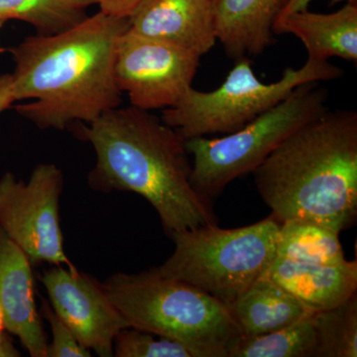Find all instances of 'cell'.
<instances>
[{"mask_svg": "<svg viewBox=\"0 0 357 357\" xmlns=\"http://www.w3.org/2000/svg\"><path fill=\"white\" fill-rule=\"evenodd\" d=\"M312 311L331 309L357 290V261L307 264L275 257L265 274Z\"/></svg>", "mask_w": 357, "mask_h": 357, "instance_id": "cell-14", "label": "cell"}, {"mask_svg": "<svg viewBox=\"0 0 357 357\" xmlns=\"http://www.w3.org/2000/svg\"><path fill=\"white\" fill-rule=\"evenodd\" d=\"M128 28V18L98 11L64 32L34 35L7 49L14 100H31L17 105V114L40 129L64 130L121 107L114 58Z\"/></svg>", "mask_w": 357, "mask_h": 357, "instance_id": "cell-1", "label": "cell"}, {"mask_svg": "<svg viewBox=\"0 0 357 357\" xmlns=\"http://www.w3.org/2000/svg\"><path fill=\"white\" fill-rule=\"evenodd\" d=\"M229 309L243 337L281 330L316 312L265 275Z\"/></svg>", "mask_w": 357, "mask_h": 357, "instance_id": "cell-16", "label": "cell"}, {"mask_svg": "<svg viewBox=\"0 0 357 357\" xmlns=\"http://www.w3.org/2000/svg\"><path fill=\"white\" fill-rule=\"evenodd\" d=\"M42 316L50 324L52 331V342L47 347L46 357L91 356V351L77 342L72 331L45 300H42Z\"/></svg>", "mask_w": 357, "mask_h": 357, "instance_id": "cell-22", "label": "cell"}, {"mask_svg": "<svg viewBox=\"0 0 357 357\" xmlns=\"http://www.w3.org/2000/svg\"><path fill=\"white\" fill-rule=\"evenodd\" d=\"M328 100V91L319 83L300 84L236 132L185 140L188 153L192 156V187L211 201L230 182L252 173L291 134L325 114Z\"/></svg>", "mask_w": 357, "mask_h": 357, "instance_id": "cell-6", "label": "cell"}, {"mask_svg": "<svg viewBox=\"0 0 357 357\" xmlns=\"http://www.w3.org/2000/svg\"><path fill=\"white\" fill-rule=\"evenodd\" d=\"M32 264L0 227V305L6 332L20 338L30 356L46 357L47 335L35 303Z\"/></svg>", "mask_w": 357, "mask_h": 357, "instance_id": "cell-12", "label": "cell"}, {"mask_svg": "<svg viewBox=\"0 0 357 357\" xmlns=\"http://www.w3.org/2000/svg\"><path fill=\"white\" fill-rule=\"evenodd\" d=\"M252 173L277 222L311 220L340 234L357 217V112L326 110Z\"/></svg>", "mask_w": 357, "mask_h": 357, "instance_id": "cell-3", "label": "cell"}, {"mask_svg": "<svg viewBox=\"0 0 357 357\" xmlns=\"http://www.w3.org/2000/svg\"><path fill=\"white\" fill-rule=\"evenodd\" d=\"M102 285L129 328L180 342L192 357H229L243 337L229 306L153 270L114 274Z\"/></svg>", "mask_w": 357, "mask_h": 357, "instance_id": "cell-4", "label": "cell"}, {"mask_svg": "<svg viewBox=\"0 0 357 357\" xmlns=\"http://www.w3.org/2000/svg\"><path fill=\"white\" fill-rule=\"evenodd\" d=\"M338 236L335 230L311 220H288L280 223L276 256L307 264H338L347 260Z\"/></svg>", "mask_w": 357, "mask_h": 357, "instance_id": "cell-17", "label": "cell"}, {"mask_svg": "<svg viewBox=\"0 0 357 357\" xmlns=\"http://www.w3.org/2000/svg\"><path fill=\"white\" fill-rule=\"evenodd\" d=\"M51 307L77 342L100 357H112L115 337L128 324L110 302L102 283L76 266H54L41 277Z\"/></svg>", "mask_w": 357, "mask_h": 357, "instance_id": "cell-10", "label": "cell"}, {"mask_svg": "<svg viewBox=\"0 0 357 357\" xmlns=\"http://www.w3.org/2000/svg\"><path fill=\"white\" fill-rule=\"evenodd\" d=\"M218 41L234 60L260 55L275 42L273 26L288 0H211Z\"/></svg>", "mask_w": 357, "mask_h": 357, "instance_id": "cell-13", "label": "cell"}, {"mask_svg": "<svg viewBox=\"0 0 357 357\" xmlns=\"http://www.w3.org/2000/svg\"><path fill=\"white\" fill-rule=\"evenodd\" d=\"M100 13L116 18H128L143 0H93Z\"/></svg>", "mask_w": 357, "mask_h": 357, "instance_id": "cell-23", "label": "cell"}, {"mask_svg": "<svg viewBox=\"0 0 357 357\" xmlns=\"http://www.w3.org/2000/svg\"><path fill=\"white\" fill-rule=\"evenodd\" d=\"M93 4V0H0V26L20 20L37 34H59L83 22Z\"/></svg>", "mask_w": 357, "mask_h": 357, "instance_id": "cell-18", "label": "cell"}, {"mask_svg": "<svg viewBox=\"0 0 357 357\" xmlns=\"http://www.w3.org/2000/svg\"><path fill=\"white\" fill-rule=\"evenodd\" d=\"M6 332V318H4L3 310H2L1 305H0V335Z\"/></svg>", "mask_w": 357, "mask_h": 357, "instance_id": "cell-27", "label": "cell"}, {"mask_svg": "<svg viewBox=\"0 0 357 357\" xmlns=\"http://www.w3.org/2000/svg\"><path fill=\"white\" fill-rule=\"evenodd\" d=\"M128 21L131 31L199 57L218 41L211 0H143Z\"/></svg>", "mask_w": 357, "mask_h": 357, "instance_id": "cell-11", "label": "cell"}, {"mask_svg": "<svg viewBox=\"0 0 357 357\" xmlns=\"http://www.w3.org/2000/svg\"><path fill=\"white\" fill-rule=\"evenodd\" d=\"M312 316L275 332L243 337L229 357H316L318 338Z\"/></svg>", "mask_w": 357, "mask_h": 357, "instance_id": "cell-19", "label": "cell"}, {"mask_svg": "<svg viewBox=\"0 0 357 357\" xmlns=\"http://www.w3.org/2000/svg\"><path fill=\"white\" fill-rule=\"evenodd\" d=\"M114 354L116 357H192L180 342L165 337L156 340L152 333L132 328L117 333Z\"/></svg>", "mask_w": 357, "mask_h": 357, "instance_id": "cell-21", "label": "cell"}, {"mask_svg": "<svg viewBox=\"0 0 357 357\" xmlns=\"http://www.w3.org/2000/svg\"><path fill=\"white\" fill-rule=\"evenodd\" d=\"M318 349L316 357L357 356V295L312 316Z\"/></svg>", "mask_w": 357, "mask_h": 357, "instance_id": "cell-20", "label": "cell"}, {"mask_svg": "<svg viewBox=\"0 0 357 357\" xmlns=\"http://www.w3.org/2000/svg\"><path fill=\"white\" fill-rule=\"evenodd\" d=\"M199 60L191 52L128 28L117 42L115 82L134 107L147 112L171 109L192 88Z\"/></svg>", "mask_w": 357, "mask_h": 357, "instance_id": "cell-9", "label": "cell"}, {"mask_svg": "<svg viewBox=\"0 0 357 357\" xmlns=\"http://www.w3.org/2000/svg\"><path fill=\"white\" fill-rule=\"evenodd\" d=\"M312 1V0H288L287 4L284 7L280 15H279L278 20L279 18L288 15V14L298 13V11L307 9L310 2ZM342 1L347 2V3H357V0H332L333 4Z\"/></svg>", "mask_w": 357, "mask_h": 357, "instance_id": "cell-25", "label": "cell"}, {"mask_svg": "<svg viewBox=\"0 0 357 357\" xmlns=\"http://www.w3.org/2000/svg\"><path fill=\"white\" fill-rule=\"evenodd\" d=\"M344 70L328 61L307 58L300 69L287 68L279 81L265 84L256 77L248 57L238 59L220 88L190 89L162 121L185 140L211 134L236 132L287 98L300 84L333 81Z\"/></svg>", "mask_w": 357, "mask_h": 357, "instance_id": "cell-7", "label": "cell"}, {"mask_svg": "<svg viewBox=\"0 0 357 357\" xmlns=\"http://www.w3.org/2000/svg\"><path fill=\"white\" fill-rule=\"evenodd\" d=\"M18 356H21V354L14 345L13 338L6 332L0 335V357Z\"/></svg>", "mask_w": 357, "mask_h": 357, "instance_id": "cell-26", "label": "cell"}, {"mask_svg": "<svg viewBox=\"0 0 357 357\" xmlns=\"http://www.w3.org/2000/svg\"><path fill=\"white\" fill-rule=\"evenodd\" d=\"M64 176L55 164L35 167L27 183L11 173L0 178V227L32 266H75L65 252L60 223Z\"/></svg>", "mask_w": 357, "mask_h": 357, "instance_id": "cell-8", "label": "cell"}, {"mask_svg": "<svg viewBox=\"0 0 357 357\" xmlns=\"http://www.w3.org/2000/svg\"><path fill=\"white\" fill-rule=\"evenodd\" d=\"M77 134L96 152L89 175L91 189L140 195L158 213L170 237L217 225L210 199L191 184L185 140L156 115L132 105L115 107L91 123H79Z\"/></svg>", "mask_w": 357, "mask_h": 357, "instance_id": "cell-2", "label": "cell"}, {"mask_svg": "<svg viewBox=\"0 0 357 357\" xmlns=\"http://www.w3.org/2000/svg\"><path fill=\"white\" fill-rule=\"evenodd\" d=\"M279 229L280 222L270 215L237 229L208 225L182 230L171 236L173 255L151 270L194 286L230 307L266 274L276 257Z\"/></svg>", "mask_w": 357, "mask_h": 357, "instance_id": "cell-5", "label": "cell"}, {"mask_svg": "<svg viewBox=\"0 0 357 357\" xmlns=\"http://www.w3.org/2000/svg\"><path fill=\"white\" fill-rule=\"evenodd\" d=\"M275 35L292 34L301 40L307 58L328 61L332 57L357 61V3H345L333 13L305 9L288 14L274 23Z\"/></svg>", "mask_w": 357, "mask_h": 357, "instance_id": "cell-15", "label": "cell"}, {"mask_svg": "<svg viewBox=\"0 0 357 357\" xmlns=\"http://www.w3.org/2000/svg\"><path fill=\"white\" fill-rule=\"evenodd\" d=\"M14 102L13 75H0V114Z\"/></svg>", "mask_w": 357, "mask_h": 357, "instance_id": "cell-24", "label": "cell"}]
</instances>
